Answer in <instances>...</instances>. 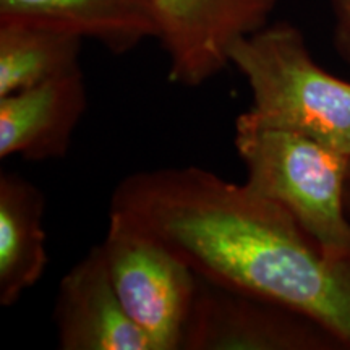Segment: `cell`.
Returning <instances> with one entry per match:
<instances>
[{"mask_svg":"<svg viewBox=\"0 0 350 350\" xmlns=\"http://www.w3.org/2000/svg\"><path fill=\"white\" fill-rule=\"evenodd\" d=\"M109 217L170 248L200 278L273 300L350 349V260H334L286 209L198 165L130 174Z\"/></svg>","mask_w":350,"mask_h":350,"instance_id":"obj_1","label":"cell"},{"mask_svg":"<svg viewBox=\"0 0 350 350\" xmlns=\"http://www.w3.org/2000/svg\"><path fill=\"white\" fill-rule=\"evenodd\" d=\"M230 65L252 91V119L350 157V81L314 62L295 26L268 23L242 38L232 47Z\"/></svg>","mask_w":350,"mask_h":350,"instance_id":"obj_2","label":"cell"},{"mask_svg":"<svg viewBox=\"0 0 350 350\" xmlns=\"http://www.w3.org/2000/svg\"><path fill=\"white\" fill-rule=\"evenodd\" d=\"M234 143L245 185L286 209L326 255L350 260V157L304 135L261 125L247 112L235 120Z\"/></svg>","mask_w":350,"mask_h":350,"instance_id":"obj_3","label":"cell"},{"mask_svg":"<svg viewBox=\"0 0 350 350\" xmlns=\"http://www.w3.org/2000/svg\"><path fill=\"white\" fill-rule=\"evenodd\" d=\"M100 247L122 305L152 350H180L198 274L165 245L112 217Z\"/></svg>","mask_w":350,"mask_h":350,"instance_id":"obj_4","label":"cell"},{"mask_svg":"<svg viewBox=\"0 0 350 350\" xmlns=\"http://www.w3.org/2000/svg\"><path fill=\"white\" fill-rule=\"evenodd\" d=\"M339 349V340L305 314L198 275L180 350Z\"/></svg>","mask_w":350,"mask_h":350,"instance_id":"obj_5","label":"cell"},{"mask_svg":"<svg viewBox=\"0 0 350 350\" xmlns=\"http://www.w3.org/2000/svg\"><path fill=\"white\" fill-rule=\"evenodd\" d=\"M169 80L198 88L230 65L240 39L269 23L278 0H151Z\"/></svg>","mask_w":350,"mask_h":350,"instance_id":"obj_6","label":"cell"},{"mask_svg":"<svg viewBox=\"0 0 350 350\" xmlns=\"http://www.w3.org/2000/svg\"><path fill=\"white\" fill-rule=\"evenodd\" d=\"M54 323L60 350H152L117 295L100 243L60 281Z\"/></svg>","mask_w":350,"mask_h":350,"instance_id":"obj_7","label":"cell"},{"mask_svg":"<svg viewBox=\"0 0 350 350\" xmlns=\"http://www.w3.org/2000/svg\"><path fill=\"white\" fill-rule=\"evenodd\" d=\"M88 109L81 68L0 98V157L62 159Z\"/></svg>","mask_w":350,"mask_h":350,"instance_id":"obj_8","label":"cell"},{"mask_svg":"<svg viewBox=\"0 0 350 350\" xmlns=\"http://www.w3.org/2000/svg\"><path fill=\"white\" fill-rule=\"evenodd\" d=\"M0 18L55 26L116 55L159 36L151 0H0Z\"/></svg>","mask_w":350,"mask_h":350,"instance_id":"obj_9","label":"cell"},{"mask_svg":"<svg viewBox=\"0 0 350 350\" xmlns=\"http://www.w3.org/2000/svg\"><path fill=\"white\" fill-rule=\"evenodd\" d=\"M46 196L20 174L0 175V305L13 306L49 266Z\"/></svg>","mask_w":350,"mask_h":350,"instance_id":"obj_10","label":"cell"},{"mask_svg":"<svg viewBox=\"0 0 350 350\" xmlns=\"http://www.w3.org/2000/svg\"><path fill=\"white\" fill-rule=\"evenodd\" d=\"M81 42L55 26L0 18V98L80 70Z\"/></svg>","mask_w":350,"mask_h":350,"instance_id":"obj_11","label":"cell"},{"mask_svg":"<svg viewBox=\"0 0 350 350\" xmlns=\"http://www.w3.org/2000/svg\"><path fill=\"white\" fill-rule=\"evenodd\" d=\"M334 13L336 47L347 62H350V0H331Z\"/></svg>","mask_w":350,"mask_h":350,"instance_id":"obj_12","label":"cell"},{"mask_svg":"<svg viewBox=\"0 0 350 350\" xmlns=\"http://www.w3.org/2000/svg\"><path fill=\"white\" fill-rule=\"evenodd\" d=\"M345 200H347V211L350 214V190H349V188H347V198H345Z\"/></svg>","mask_w":350,"mask_h":350,"instance_id":"obj_13","label":"cell"},{"mask_svg":"<svg viewBox=\"0 0 350 350\" xmlns=\"http://www.w3.org/2000/svg\"><path fill=\"white\" fill-rule=\"evenodd\" d=\"M349 190H350V164H349Z\"/></svg>","mask_w":350,"mask_h":350,"instance_id":"obj_14","label":"cell"}]
</instances>
